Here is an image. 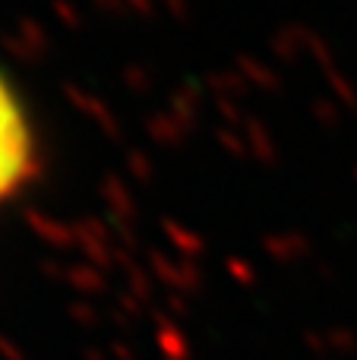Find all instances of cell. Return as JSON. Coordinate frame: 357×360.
Returning <instances> with one entry per match:
<instances>
[{
  "label": "cell",
  "mask_w": 357,
  "mask_h": 360,
  "mask_svg": "<svg viewBox=\"0 0 357 360\" xmlns=\"http://www.w3.org/2000/svg\"><path fill=\"white\" fill-rule=\"evenodd\" d=\"M35 168V136L16 89L0 73V205L25 186Z\"/></svg>",
  "instance_id": "6da1fadb"
}]
</instances>
